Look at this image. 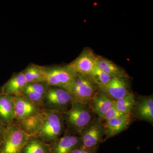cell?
<instances>
[{
    "label": "cell",
    "mask_w": 153,
    "mask_h": 153,
    "mask_svg": "<svg viewBox=\"0 0 153 153\" xmlns=\"http://www.w3.org/2000/svg\"><path fill=\"white\" fill-rule=\"evenodd\" d=\"M90 104L73 102L71 107L63 114L67 131L79 135L82 130L96 118Z\"/></svg>",
    "instance_id": "1"
},
{
    "label": "cell",
    "mask_w": 153,
    "mask_h": 153,
    "mask_svg": "<svg viewBox=\"0 0 153 153\" xmlns=\"http://www.w3.org/2000/svg\"><path fill=\"white\" fill-rule=\"evenodd\" d=\"M65 126L63 114L44 110L43 119L35 136L50 143L65 132Z\"/></svg>",
    "instance_id": "2"
},
{
    "label": "cell",
    "mask_w": 153,
    "mask_h": 153,
    "mask_svg": "<svg viewBox=\"0 0 153 153\" xmlns=\"http://www.w3.org/2000/svg\"><path fill=\"white\" fill-rule=\"evenodd\" d=\"M98 87L89 76L75 74L72 82L65 89L71 95L72 102L90 104Z\"/></svg>",
    "instance_id": "3"
},
{
    "label": "cell",
    "mask_w": 153,
    "mask_h": 153,
    "mask_svg": "<svg viewBox=\"0 0 153 153\" xmlns=\"http://www.w3.org/2000/svg\"><path fill=\"white\" fill-rule=\"evenodd\" d=\"M72 103L71 95L63 88L49 86L42 103L44 110L63 114Z\"/></svg>",
    "instance_id": "4"
},
{
    "label": "cell",
    "mask_w": 153,
    "mask_h": 153,
    "mask_svg": "<svg viewBox=\"0 0 153 153\" xmlns=\"http://www.w3.org/2000/svg\"><path fill=\"white\" fill-rule=\"evenodd\" d=\"M29 137L15 124L6 127L3 132L0 153H21Z\"/></svg>",
    "instance_id": "5"
},
{
    "label": "cell",
    "mask_w": 153,
    "mask_h": 153,
    "mask_svg": "<svg viewBox=\"0 0 153 153\" xmlns=\"http://www.w3.org/2000/svg\"><path fill=\"white\" fill-rule=\"evenodd\" d=\"M81 138L80 147L87 149L97 151L99 145L104 141L103 123L98 117L82 130L79 135Z\"/></svg>",
    "instance_id": "6"
},
{
    "label": "cell",
    "mask_w": 153,
    "mask_h": 153,
    "mask_svg": "<svg viewBox=\"0 0 153 153\" xmlns=\"http://www.w3.org/2000/svg\"><path fill=\"white\" fill-rule=\"evenodd\" d=\"M45 81L49 86L65 88L74 79L75 74L67 65L45 66Z\"/></svg>",
    "instance_id": "7"
},
{
    "label": "cell",
    "mask_w": 153,
    "mask_h": 153,
    "mask_svg": "<svg viewBox=\"0 0 153 153\" xmlns=\"http://www.w3.org/2000/svg\"><path fill=\"white\" fill-rule=\"evenodd\" d=\"M130 88L129 78L114 77L105 85L99 86L97 91L115 101L131 93Z\"/></svg>",
    "instance_id": "8"
},
{
    "label": "cell",
    "mask_w": 153,
    "mask_h": 153,
    "mask_svg": "<svg viewBox=\"0 0 153 153\" xmlns=\"http://www.w3.org/2000/svg\"><path fill=\"white\" fill-rule=\"evenodd\" d=\"M97 57L92 49L86 48L67 66L75 74L89 76L96 66Z\"/></svg>",
    "instance_id": "9"
},
{
    "label": "cell",
    "mask_w": 153,
    "mask_h": 153,
    "mask_svg": "<svg viewBox=\"0 0 153 153\" xmlns=\"http://www.w3.org/2000/svg\"><path fill=\"white\" fill-rule=\"evenodd\" d=\"M49 144V153H70L80 147L81 138L79 135L67 132L63 136Z\"/></svg>",
    "instance_id": "10"
},
{
    "label": "cell",
    "mask_w": 153,
    "mask_h": 153,
    "mask_svg": "<svg viewBox=\"0 0 153 153\" xmlns=\"http://www.w3.org/2000/svg\"><path fill=\"white\" fill-rule=\"evenodd\" d=\"M140 120L151 124L153 123V95L140 96L136 97V101L131 112Z\"/></svg>",
    "instance_id": "11"
},
{
    "label": "cell",
    "mask_w": 153,
    "mask_h": 153,
    "mask_svg": "<svg viewBox=\"0 0 153 153\" xmlns=\"http://www.w3.org/2000/svg\"><path fill=\"white\" fill-rule=\"evenodd\" d=\"M16 119L22 120L44 110L42 106L32 102L22 96L15 97Z\"/></svg>",
    "instance_id": "12"
},
{
    "label": "cell",
    "mask_w": 153,
    "mask_h": 153,
    "mask_svg": "<svg viewBox=\"0 0 153 153\" xmlns=\"http://www.w3.org/2000/svg\"><path fill=\"white\" fill-rule=\"evenodd\" d=\"M15 119V97L0 93V123L6 127Z\"/></svg>",
    "instance_id": "13"
},
{
    "label": "cell",
    "mask_w": 153,
    "mask_h": 153,
    "mask_svg": "<svg viewBox=\"0 0 153 153\" xmlns=\"http://www.w3.org/2000/svg\"><path fill=\"white\" fill-rule=\"evenodd\" d=\"M28 83L22 71L13 74L10 78L0 88V93L14 97L22 95Z\"/></svg>",
    "instance_id": "14"
},
{
    "label": "cell",
    "mask_w": 153,
    "mask_h": 153,
    "mask_svg": "<svg viewBox=\"0 0 153 153\" xmlns=\"http://www.w3.org/2000/svg\"><path fill=\"white\" fill-rule=\"evenodd\" d=\"M131 114H126L103 122L105 131V140L115 136L128 128L131 121Z\"/></svg>",
    "instance_id": "15"
},
{
    "label": "cell",
    "mask_w": 153,
    "mask_h": 153,
    "mask_svg": "<svg viewBox=\"0 0 153 153\" xmlns=\"http://www.w3.org/2000/svg\"><path fill=\"white\" fill-rule=\"evenodd\" d=\"M48 87L49 85L45 82L28 83L21 96L42 106Z\"/></svg>",
    "instance_id": "16"
},
{
    "label": "cell",
    "mask_w": 153,
    "mask_h": 153,
    "mask_svg": "<svg viewBox=\"0 0 153 153\" xmlns=\"http://www.w3.org/2000/svg\"><path fill=\"white\" fill-rule=\"evenodd\" d=\"M44 110L43 111L22 120L13 122L21 130L30 136H35L43 119Z\"/></svg>",
    "instance_id": "17"
},
{
    "label": "cell",
    "mask_w": 153,
    "mask_h": 153,
    "mask_svg": "<svg viewBox=\"0 0 153 153\" xmlns=\"http://www.w3.org/2000/svg\"><path fill=\"white\" fill-rule=\"evenodd\" d=\"M115 100L97 91L92 99L90 105L97 117L102 120L105 113L109 109Z\"/></svg>",
    "instance_id": "18"
},
{
    "label": "cell",
    "mask_w": 153,
    "mask_h": 153,
    "mask_svg": "<svg viewBox=\"0 0 153 153\" xmlns=\"http://www.w3.org/2000/svg\"><path fill=\"white\" fill-rule=\"evenodd\" d=\"M96 65L111 77L129 78L128 74L123 68L103 56L97 55Z\"/></svg>",
    "instance_id": "19"
},
{
    "label": "cell",
    "mask_w": 153,
    "mask_h": 153,
    "mask_svg": "<svg viewBox=\"0 0 153 153\" xmlns=\"http://www.w3.org/2000/svg\"><path fill=\"white\" fill-rule=\"evenodd\" d=\"M49 144L35 136H30L21 153H49Z\"/></svg>",
    "instance_id": "20"
},
{
    "label": "cell",
    "mask_w": 153,
    "mask_h": 153,
    "mask_svg": "<svg viewBox=\"0 0 153 153\" xmlns=\"http://www.w3.org/2000/svg\"><path fill=\"white\" fill-rule=\"evenodd\" d=\"M22 72L28 83L45 81V66L32 63Z\"/></svg>",
    "instance_id": "21"
},
{
    "label": "cell",
    "mask_w": 153,
    "mask_h": 153,
    "mask_svg": "<svg viewBox=\"0 0 153 153\" xmlns=\"http://www.w3.org/2000/svg\"><path fill=\"white\" fill-rule=\"evenodd\" d=\"M136 101V97L131 93L127 94L123 98L115 101L117 108L124 114H131Z\"/></svg>",
    "instance_id": "22"
},
{
    "label": "cell",
    "mask_w": 153,
    "mask_h": 153,
    "mask_svg": "<svg viewBox=\"0 0 153 153\" xmlns=\"http://www.w3.org/2000/svg\"><path fill=\"white\" fill-rule=\"evenodd\" d=\"M89 76L98 87L105 85L112 78L111 76L99 68L97 65Z\"/></svg>",
    "instance_id": "23"
},
{
    "label": "cell",
    "mask_w": 153,
    "mask_h": 153,
    "mask_svg": "<svg viewBox=\"0 0 153 153\" xmlns=\"http://www.w3.org/2000/svg\"><path fill=\"white\" fill-rule=\"evenodd\" d=\"M126 114L121 112L117 108L115 105L114 102V103L112 106L105 113L101 121L102 122H105L116 118L121 117Z\"/></svg>",
    "instance_id": "24"
},
{
    "label": "cell",
    "mask_w": 153,
    "mask_h": 153,
    "mask_svg": "<svg viewBox=\"0 0 153 153\" xmlns=\"http://www.w3.org/2000/svg\"><path fill=\"white\" fill-rule=\"evenodd\" d=\"M97 151L91 150L79 147L75 149L70 153H96Z\"/></svg>",
    "instance_id": "25"
},
{
    "label": "cell",
    "mask_w": 153,
    "mask_h": 153,
    "mask_svg": "<svg viewBox=\"0 0 153 153\" xmlns=\"http://www.w3.org/2000/svg\"><path fill=\"white\" fill-rule=\"evenodd\" d=\"M5 128V127L0 123V132H3Z\"/></svg>",
    "instance_id": "26"
},
{
    "label": "cell",
    "mask_w": 153,
    "mask_h": 153,
    "mask_svg": "<svg viewBox=\"0 0 153 153\" xmlns=\"http://www.w3.org/2000/svg\"><path fill=\"white\" fill-rule=\"evenodd\" d=\"M3 132H0V146H1V143L2 140Z\"/></svg>",
    "instance_id": "27"
}]
</instances>
